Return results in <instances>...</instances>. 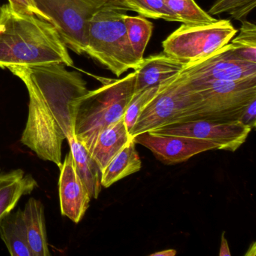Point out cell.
I'll list each match as a JSON object with an SVG mask.
<instances>
[{"mask_svg": "<svg viewBox=\"0 0 256 256\" xmlns=\"http://www.w3.org/2000/svg\"><path fill=\"white\" fill-rule=\"evenodd\" d=\"M56 64L10 70L23 82L30 97L22 143L38 158L60 168L62 144L74 136L76 108L89 90L80 73Z\"/></svg>", "mask_w": 256, "mask_h": 256, "instance_id": "6da1fadb", "label": "cell"}, {"mask_svg": "<svg viewBox=\"0 0 256 256\" xmlns=\"http://www.w3.org/2000/svg\"><path fill=\"white\" fill-rule=\"evenodd\" d=\"M61 64L74 66L56 28L36 16L19 14L10 5L0 10V68Z\"/></svg>", "mask_w": 256, "mask_h": 256, "instance_id": "7a4b0ae2", "label": "cell"}, {"mask_svg": "<svg viewBox=\"0 0 256 256\" xmlns=\"http://www.w3.org/2000/svg\"><path fill=\"white\" fill-rule=\"evenodd\" d=\"M134 72L122 79L107 80L102 86L89 91L76 108L74 136L90 152L98 134L124 118L136 91Z\"/></svg>", "mask_w": 256, "mask_h": 256, "instance_id": "3957f363", "label": "cell"}, {"mask_svg": "<svg viewBox=\"0 0 256 256\" xmlns=\"http://www.w3.org/2000/svg\"><path fill=\"white\" fill-rule=\"evenodd\" d=\"M125 7L109 5L96 13L90 22L85 54L118 78L136 70L142 61L136 58L124 24Z\"/></svg>", "mask_w": 256, "mask_h": 256, "instance_id": "277c9868", "label": "cell"}, {"mask_svg": "<svg viewBox=\"0 0 256 256\" xmlns=\"http://www.w3.org/2000/svg\"><path fill=\"white\" fill-rule=\"evenodd\" d=\"M190 86L194 102L192 121H240L248 104L256 100V77Z\"/></svg>", "mask_w": 256, "mask_h": 256, "instance_id": "5b68a950", "label": "cell"}, {"mask_svg": "<svg viewBox=\"0 0 256 256\" xmlns=\"http://www.w3.org/2000/svg\"><path fill=\"white\" fill-rule=\"evenodd\" d=\"M34 2L42 19L52 24L67 47L78 55L86 52L90 22L94 14L109 5L125 7L121 0H34Z\"/></svg>", "mask_w": 256, "mask_h": 256, "instance_id": "8992f818", "label": "cell"}, {"mask_svg": "<svg viewBox=\"0 0 256 256\" xmlns=\"http://www.w3.org/2000/svg\"><path fill=\"white\" fill-rule=\"evenodd\" d=\"M238 31L230 20L184 24L162 42L163 53L185 65L197 62L230 42Z\"/></svg>", "mask_w": 256, "mask_h": 256, "instance_id": "52a82bcc", "label": "cell"}, {"mask_svg": "<svg viewBox=\"0 0 256 256\" xmlns=\"http://www.w3.org/2000/svg\"><path fill=\"white\" fill-rule=\"evenodd\" d=\"M194 106L192 91L180 73L163 84L155 98L146 104L132 130V137L192 121Z\"/></svg>", "mask_w": 256, "mask_h": 256, "instance_id": "ba28073f", "label": "cell"}, {"mask_svg": "<svg viewBox=\"0 0 256 256\" xmlns=\"http://www.w3.org/2000/svg\"><path fill=\"white\" fill-rule=\"evenodd\" d=\"M181 74L190 85L235 82L256 77V64L236 58L229 43L210 56L186 65Z\"/></svg>", "mask_w": 256, "mask_h": 256, "instance_id": "9c48e42d", "label": "cell"}, {"mask_svg": "<svg viewBox=\"0 0 256 256\" xmlns=\"http://www.w3.org/2000/svg\"><path fill=\"white\" fill-rule=\"evenodd\" d=\"M252 131L250 127L240 121L218 122L198 120L167 126L148 132L202 139L215 144L220 150L235 152L245 143Z\"/></svg>", "mask_w": 256, "mask_h": 256, "instance_id": "30bf717a", "label": "cell"}, {"mask_svg": "<svg viewBox=\"0 0 256 256\" xmlns=\"http://www.w3.org/2000/svg\"><path fill=\"white\" fill-rule=\"evenodd\" d=\"M132 139L136 144L148 148L157 160L168 166L185 162L202 152L218 150V146L212 142L184 136L145 132Z\"/></svg>", "mask_w": 256, "mask_h": 256, "instance_id": "8fae6325", "label": "cell"}, {"mask_svg": "<svg viewBox=\"0 0 256 256\" xmlns=\"http://www.w3.org/2000/svg\"><path fill=\"white\" fill-rule=\"evenodd\" d=\"M59 180L61 214L74 223H79L89 209L91 197L76 172L70 152L61 164Z\"/></svg>", "mask_w": 256, "mask_h": 256, "instance_id": "7c38bea8", "label": "cell"}, {"mask_svg": "<svg viewBox=\"0 0 256 256\" xmlns=\"http://www.w3.org/2000/svg\"><path fill=\"white\" fill-rule=\"evenodd\" d=\"M185 64L170 58L164 53L144 58L136 74V92L158 86L179 76Z\"/></svg>", "mask_w": 256, "mask_h": 256, "instance_id": "4fadbf2b", "label": "cell"}, {"mask_svg": "<svg viewBox=\"0 0 256 256\" xmlns=\"http://www.w3.org/2000/svg\"><path fill=\"white\" fill-rule=\"evenodd\" d=\"M132 139L124 118L106 127L98 134L90 154L101 172Z\"/></svg>", "mask_w": 256, "mask_h": 256, "instance_id": "5bb4252c", "label": "cell"}, {"mask_svg": "<svg viewBox=\"0 0 256 256\" xmlns=\"http://www.w3.org/2000/svg\"><path fill=\"white\" fill-rule=\"evenodd\" d=\"M38 186L32 175L22 169L0 172V220L13 211L23 196L31 194Z\"/></svg>", "mask_w": 256, "mask_h": 256, "instance_id": "9a60e30c", "label": "cell"}, {"mask_svg": "<svg viewBox=\"0 0 256 256\" xmlns=\"http://www.w3.org/2000/svg\"><path fill=\"white\" fill-rule=\"evenodd\" d=\"M24 217L32 256H50L42 202L32 198L30 199L25 206Z\"/></svg>", "mask_w": 256, "mask_h": 256, "instance_id": "2e32d148", "label": "cell"}, {"mask_svg": "<svg viewBox=\"0 0 256 256\" xmlns=\"http://www.w3.org/2000/svg\"><path fill=\"white\" fill-rule=\"evenodd\" d=\"M0 236L11 256H32L22 209L12 211L0 220Z\"/></svg>", "mask_w": 256, "mask_h": 256, "instance_id": "e0dca14e", "label": "cell"}, {"mask_svg": "<svg viewBox=\"0 0 256 256\" xmlns=\"http://www.w3.org/2000/svg\"><path fill=\"white\" fill-rule=\"evenodd\" d=\"M136 145L132 139L128 144L110 160L102 172V187L108 188L115 182L140 172L142 162L136 150Z\"/></svg>", "mask_w": 256, "mask_h": 256, "instance_id": "ac0fdd59", "label": "cell"}, {"mask_svg": "<svg viewBox=\"0 0 256 256\" xmlns=\"http://www.w3.org/2000/svg\"><path fill=\"white\" fill-rule=\"evenodd\" d=\"M67 140L70 144V152L72 154L78 174L88 188L91 198H98L102 188L100 168L76 136H73Z\"/></svg>", "mask_w": 256, "mask_h": 256, "instance_id": "d6986e66", "label": "cell"}, {"mask_svg": "<svg viewBox=\"0 0 256 256\" xmlns=\"http://www.w3.org/2000/svg\"><path fill=\"white\" fill-rule=\"evenodd\" d=\"M124 24L132 48L136 58L143 60L145 50L154 32V24L142 16L124 17Z\"/></svg>", "mask_w": 256, "mask_h": 256, "instance_id": "ffe728a7", "label": "cell"}, {"mask_svg": "<svg viewBox=\"0 0 256 256\" xmlns=\"http://www.w3.org/2000/svg\"><path fill=\"white\" fill-rule=\"evenodd\" d=\"M168 10L174 14L178 22L184 24H204L216 22V19L202 10L196 0H163Z\"/></svg>", "mask_w": 256, "mask_h": 256, "instance_id": "44dd1931", "label": "cell"}, {"mask_svg": "<svg viewBox=\"0 0 256 256\" xmlns=\"http://www.w3.org/2000/svg\"><path fill=\"white\" fill-rule=\"evenodd\" d=\"M238 36L230 41L234 55L241 60L256 64V26L242 20Z\"/></svg>", "mask_w": 256, "mask_h": 256, "instance_id": "7402d4cb", "label": "cell"}, {"mask_svg": "<svg viewBox=\"0 0 256 256\" xmlns=\"http://www.w3.org/2000/svg\"><path fill=\"white\" fill-rule=\"evenodd\" d=\"M128 11L154 20L178 22L174 14L168 10L163 0H121Z\"/></svg>", "mask_w": 256, "mask_h": 256, "instance_id": "603a6c76", "label": "cell"}, {"mask_svg": "<svg viewBox=\"0 0 256 256\" xmlns=\"http://www.w3.org/2000/svg\"><path fill=\"white\" fill-rule=\"evenodd\" d=\"M256 7V0H217L208 13L212 17L228 14L234 20L242 22Z\"/></svg>", "mask_w": 256, "mask_h": 256, "instance_id": "cb8c5ba5", "label": "cell"}, {"mask_svg": "<svg viewBox=\"0 0 256 256\" xmlns=\"http://www.w3.org/2000/svg\"><path fill=\"white\" fill-rule=\"evenodd\" d=\"M162 85L163 84L160 86H152V88L136 92L132 97L124 118L126 125L130 131V134H131L132 130L139 115L142 113L144 108L146 107V104L155 98L156 96L161 90Z\"/></svg>", "mask_w": 256, "mask_h": 256, "instance_id": "d4e9b609", "label": "cell"}, {"mask_svg": "<svg viewBox=\"0 0 256 256\" xmlns=\"http://www.w3.org/2000/svg\"><path fill=\"white\" fill-rule=\"evenodd\" d=\"M8 2L12 10L16 12L26 16H36L42 19L41 14L36 8L34 0H8Z\"/></svg>", "mask_w": 256, "mask_h": 256, "instance_id": "484cf974", "label": "cell"}, {"mask_svg": "<svg viewBox=\"0 0 256 256\" xmlns=\"http://www.w3.org/2000/svg\"><path fill=\"white\" fill-rule=\"evenodd\" d=\"M240 122H242L244 125L250 127L252 130L256 128V100L252 102L248 107L246 109L245 112L242 114Z\"/></svg>", "mask_w": 256, "mask_h": 256, "instance_id": "4316f807", "label": "cell"}, {"mask_svg": "<svg viewBox=\"0 0 256 256\" xmlns=\"http://www.w3.org/2000/svg\"><path fill=\"white\" fill-rule=\"evenodd\" d=\"M232 254L229 248L228 242L226 238V232L222 235L221 247H220V256H230Z\"/></svg>", "mask_w": 256, "mask_h": 256, "instance_id": "83f0119b", "label": "cell"}, {"mask_svg": "<svg viewBox=\"0 0 256 256\" xmlns=\"http://www.w3.org/2000/svg\"><path fill=\"white\" fill-rule=\"evenodd\" d=\"M176 254V251L175 250H163L162 252L154 253L151 254L152 256H174Z\"/></svg>", "mask_w": 256, "mask_h": 256, "instance_id": "f1b7e54d", "label": "cell"}, {"mask_svg": "<svg viewBox=\"0 0 256 256\" xmlns=\"http://www.w3.org/2000/svg\"><path fill=\"white\" fill-rule=\"evenodd\" d=\"M0 10H1V8H0Z\"/></svg>", "mask_w": 256, "mask_h": 256, "instance_id": "f546056e", "label": "cell"}]
</instances>
